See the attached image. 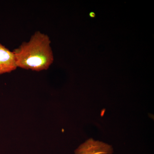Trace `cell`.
I'll return each mask as SVG.
<instances>
[{
	"mask_svg": "<svg viewBox=\"0 0 154 154\" xmlns=\"http://www.w3.org/2000/svg\"><path fill=\"white\" fill-rule=\"evenodd\" d=\"M49 36L37 31L13 51L17 68L39 72L49 68L54 55Z\"/></svg>",
	"mask_w": 154,
	"mask_h": 154,
	"instance_id": "1",
	"label": "cell"
},
{
	"mask_svg": "<svg viewBox=\"0 0 154 154\" xmlns=\"http://www.w3.org/2000/svg\"><path fill=\"white\" fill-rule=\"evenodd\" d=\"M112 146L103 142L90 138L75 151V154H112Z\"/></svg>",
	"mask_w": 154,
	"mask_h": 154,
	"instance_id": "2",
	"label": "cell"
},
{
	"mask_svg": "<svg viewBox=\"0 0 154 154\" xmlns=\"http://www.w3.org/2000/svg\"><path fill=\"white\" fill-rule=\"evenodd\" d=\"M17 68L14 53L0 43V75L11 72Z\"/></svg>",
	"mask_w": 154,
	"mask_h": 154,
	"instance_id": "3",
	"label": "cell"
},
{
	"mask_svg": "<svg viewBox=\"0 0 154 154\" xmlns=\"http://www.w3.org/2000/svg\"><path fill=\"white\" fill-rule=\"evenodd\" d=\"M90 17H92V18H94V17H95V14H94L93 12H91V13L90 14Z\"/></svg>",
	"mask_w": 154,
	"mask_h": 154,
	"instance_id": "4",
	"label": "cell"
}]
</instances>
